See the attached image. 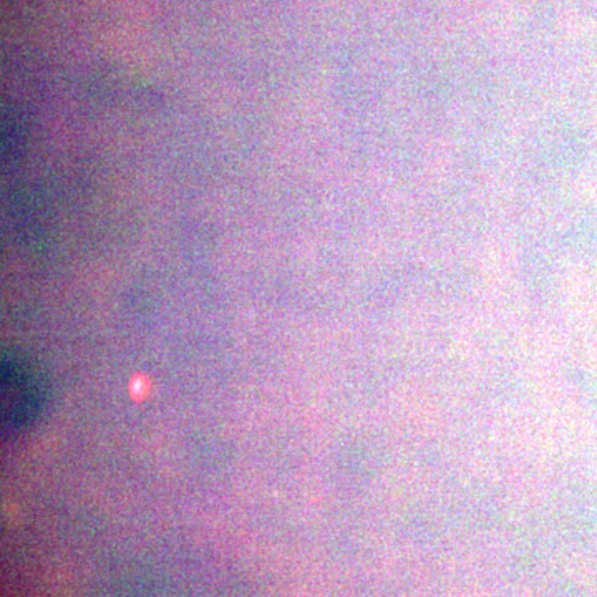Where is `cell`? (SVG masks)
Here are the masks:
<instances>
[{"mask_svg": "<svg viewBox=\"0 0 597 597\" xmlns=\"http://www.w3.org/2000/svg\"><path fill=\"white\" fill-rule=\"evenodd\" d=\"M2 425L20 431L34 425L45 407L47 388L34 365L18 357L2 360Z\"/></svg>", "mask_w": 597, "mask_h": 597, "instance_id": "cell-1", "label": "cell"}]
</instances>
